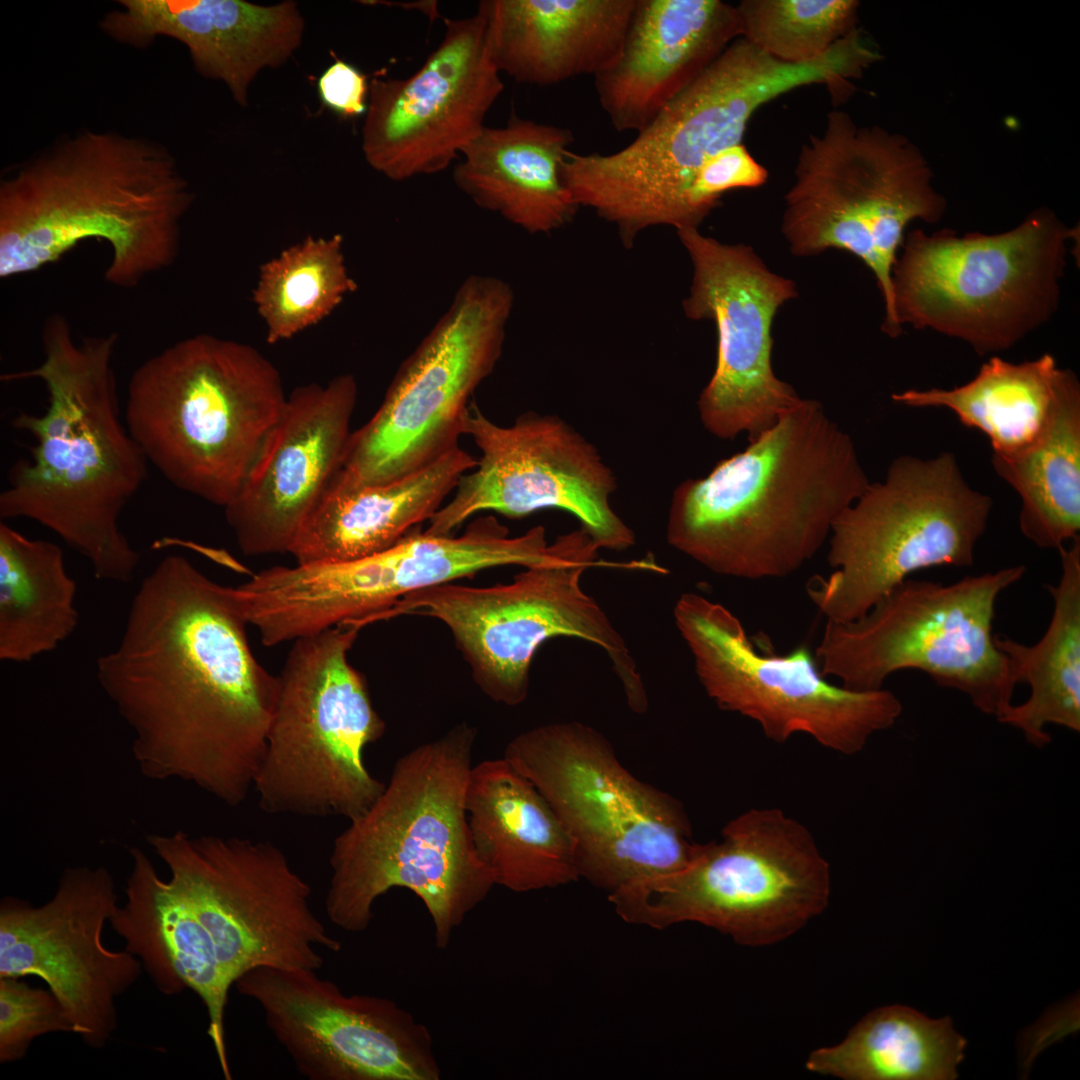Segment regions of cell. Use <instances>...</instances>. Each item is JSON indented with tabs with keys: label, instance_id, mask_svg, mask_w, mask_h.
Masks as SVG:
<instances>
[{
	"label": "cell",
	"instance_id": "cell-40",
	"mask_svg": "<svg viewBox=\"0 0 1080 1080\" xmlns=\"http://www.w3.org/2000/svg\"><path fill=\"white\" fill-rule=\"evenodd\" d=\"M768 178L767 169L742 143L725 148L700 168L693 190V205L701 222L728 191L756 188Z\"/></svg>",
	"mask_w": 1080,
	"mask_h": 1080
},
{
	"label": "cell",
	"instance_id": "cell-12",
	"mask_svg": "<svg viewBox=\"0 0 1080 1080\" xmlns=\"http://www.w3.org/2000/svg\"><path fill=\"white\" fill-rule=\"evenodd\" d=\"M1067 228L1038 209L999 234L909 232L892 272L898 324L930 328L979 354L1006 350L1057 307Z\"/></svg>",
	"mask_w": 1080,
	"mask_h": 1080
},
{
	"label": "cell",
	"instance_id": "cell-5",
	"mask_svg": "<svg viewBox=\"0 0 1080 1080\" xmlns=\"http://www.w3.org/2000/svg\"><path fill=\"white\" fill-rule=\"evenodd\" d=\"M192 202L188 181L156 141L84 131L47 148L0 182V277L56 262L98 239L106 281L134 288L168 268Z\"/></svg>",
	"mask_w": 1080,
	"mask_h": 1080
},
{
	"label": "cell",
	"instance_id": "cell-6",
	"mask_svg": "<svg viewBox=\"0 0 1080 1080\" xmlns=\"http://www.w3.org/2000/svg\"><path fill=\"white\" fill-rule=\"evenodd\" d=\"M475 738L461 723L402 755L375 802L336 836L325 898L335 926L365 931L377 899L405 888L423 902L444 949L488 896L495 883L476 854L465 805Z\"/></svg>",
	"mask_w": 1080,
	"mask_h": 1080
},
{
	"label": "cell",
	"instance_id": "cell-3",
	"mask_svg": "<svg viewBox=\"0 0 1080 1080\" xmlns=\"http://www.w3.org/2000/svg\"><path fill=\"white\" fill-rule=\"evenodd\" d=\"M43 360L3 380H40L48 406L21 412L14 428L36 440L0 494L1 519L26 518L85 557L98 579L129 582L139 554L121 531L122 511L147 478L142 450L122 419L113 358L117 333L76 339L68 319L47 317Z\"/></svg>",
	"mask_w": 1080,
	"mask_h": 1080
},
{
	"label": "cell",
	"instance_id": "cell-14",
	"mask_svg": "<svg viewBox=\"0 0 1080 1080\" xmlns=\"http://www.w3.org/2000/svg\"><path fill=\"white\" fill-rule=\"evenodd\" d=\"M360 629L342 623L293 641L253 788L263 811L351 821L383 791L363 754L385 723L348 660Z\"/></svg>",
	"mask_w": 1080,
	"mask_h": 1080
},
{
	"label": "cell",
	"instance_id": "cell-17",
	"mask_svg": "<svg viewBox=\"0 0 1080 1080\" xmlns=\"http://www.w3.org/2000/svg\"><path fill=\"white\" fill-rule=\"evenodd\" d=\"M514 304L511 286L473 274L401 363L374 415L352 431L333 479L388 483L459 447L470 399L494 371Z\"/></svg>",
	"mask_w": 1080,
	"mask_h": 1080
},
{
	"label": "cell",
	"instance_id": "cell-19",
	"mask_svg": "<svg viewBox=\"0 0 1080 1080\" xmlns=\"http://www.w3.org/2000/svg\"><path fill=\"white\" fill-rule=\"evenodd\" d=\"M674 619L708 696L755 721L776 743L804 733L853 755L902 713L890 690L855 691L829 682L805 645L783 655L760 652L737 616L698 593L680 596Z\"/></svg>",
	"mask_w": 1080,
	"mask_h": 1080
},
{
	"label": "cell",
	"instance_id": "cell-29",
	"mask_svg": "<svg viewBox=\"0 0 1080 1080\" xmlns=\"http://www.w3.org/2000/svg\"><path fill=\"white\" fill-rule=\"evenodd\" d=\"M465 805L476 854L495 885L523 893L580 878L574 841L564 824L504 757L472 766Z\"/></svg>",
	"mask_w": 1080,
	"mask_h": 1080
},
{
	"label": "cell",
	"instance_id": "cell-33",
	"mask_svg": "<svg viewBox=\"0 0 1080 1080\" xmlns=\"http://www.w3.org/2000/svg\"><path fill=\"white\" fill-rule=\"evenodd\" d=\"M995 472L1019 495L1022 534L1057 548L1080 531V384L1067 369L1046 423L1027 447L992 456Z\"/></svg>",
	"mask_w": 1080,
	"mask_h": 1080
},
{
	"label": "cell",
	"instance_id": "cell-8",
	"mask_svg": "<svg viewBox=\"0 0 1080 1080\" xmlns=\"http://www.w3.org/2000/svg\"><path fill=\"white\" fill-rule=\"evenodd\" d=\"M287 395L254 347L197 334L131 375L125 424L148 463L178 489L227 507L240 492Z\"/></svg>",
	"mask_w": 1080,
	"mask_h": 1080
},
{
	"label": "cell",
	"instance_id": "cell-1",
	"mask_svg": "<svg viewBox=\"0 0 1080 1080\" xmlns=\"http://www.w3.org/2000/svg\"><path fill=\"white\" fill-rule=\"evenodd\" d=\"M247 625L230 586L183 556L163 558L141 583L96 676L147 779L182 781L233 807L253 790L280 682L254 656Z\"/></svg>",
	"mask_w": 1080,
	"mask_h": 1080
},
{
	"label": "cell",
	"instance_id": "cell-26",
	"mask_svg": "<svg viewBox=\"0 0 1080 1080\" xmlns=\"http://www.w3.org/2000/svg\"><path fill=\"white\" fill-rule=\"evenodd\" d=\"M741 35L721 0H635L619 57L594 76L614 129L643 131Z\"/></svg>",
	"mask_w": 1080,
	"mask_h": 1080
},
{
	"label": "cell",
	"instance_id": "cell-7",
	"mask_svg": "<svg viewBox=\"0 0 1080 1080\" xmlns=\"http://www.w3.org/2000/svg\"><path fill=\"white\" fill-rule=\"evenodd\" d=\"M820 79L818 63L781 62L740 37L627 146L566 150L562 182L579 208L617 227L625 247L653 226L698 228L693 190L704 163L742 143L759 107Z\"/></svg>",
	"mask_w": 1080,
	"mask_h": 1080
},
{
	"label": "cell",
	"instance_id": "cell-25",
	"mask_svg": "<svg viewBox=\"0 0 1080 1080\" xmlns=\"http://www.w3.org/2000/svg\"><path fill=\"white\" fill-rule=\"evenodd\" d=\"M358 388L350 374L294 389L236 498L224 508L243 554L289 553L339 470Z\"/></svg>",
	"mask_w": 1080,
	"mask_h": 1080
},
{
	"label": "cell",
	"instance_id": "cell-32",
	"mask_svg": "<svg viewBox=\"0 0 1080 1080\" xmlns=\"http://www.w3.org/2000/svg\"><path fill=\"white\" fill-rule=\"evenodd\" d=\"M1062 572L1047 588L1054 608L1048 628L1034 645L995 635L1017 683L1031 688L1029 698L1012 704L997 720L1020 730L1036 747L1051 742L1048 725L1080 731V539L1059 549Z\"/></svg>",
	"mask_w": 1080,
	"mask_h": 1080
},
{
	"label": "cell",
	"instance_id": "cell-16",
	"mask_svg": "<svg viewBox=\"0 0 1080 1080\" xmlns=\"http://www.w3.org/2000/svg\"><path fill=\"white\" fill-rule=\"evenodd\" d=\"M992 504L969 486L951 453L895 458L884 481L870 483L835 521L833 572L810 581L811 601L826 620L849 622L915 571L972 565Z\"/></svg>",
	"mask_w": 1080,
	"mask_h": 1080
},
{
	"label": "cell",
	"instance_id": "cell-9",
	"mask_svg": "<svg viewBox=\"0 0 1080 1080\" xmlns=\"http://www.w3.org/2000/svg\"><path fill=\"white\" fill-rule=\"evenodd\" d=\"M559 537L561 548L553 560L526 567L510 583L431 586L402 597L375 620L407 614L440 620L480 690L507 706L526 699L531 662L544 642L580 638L605 651L628 705L644 713L648 700L636 662L608 616L582 589L581 577L593 567L644 569L645 563L599 559L600 547L582 527Z\"/></svg>",
	"mask_w": 1080,
	"mask_h": 1080
},
{
	"label": "cell",
	"instance_id": "cell-11",
	"mask_svg": "<svg viewBox=\"0 0 1080 1080\" xmlns=\"http://www.w3.org/2000/svg\"><path fill=\"white\" fill-rule=\"evenodd\" d=\"M720 841L698 844L682 869L608 895L626 922L664 929L696 922L748 946L769 945L827 906L829 865L809 830L780 809H751Z\"/></svg>",
	"mask_w": 1080,
	"mask_h": 1080
},
{
	"label": "cell",
	"instance_id": "cell-27",
	"mask_svg": "<svg viewBox=\"0 0 1080 1080\" xmlns=\"http://www.w3.org/2000/svg\"><path fill=\"white\" fill-rule=\"evenodd\" d=\"M100 22L111 38L144 47L159 36L184 44L195 69L222 81L241 106L266 68L283 65L301 45L304 20L293 1L120 0Z\"/></svg>",
	"mask_w": 1080,
	"mask_h": 1080
},
{
	"label": "cell",
	"instance_id": "cell-13",
	"mask_svg": "<svg viewBox=\"0 0 1080 1080\" xmlns=\"http://www.w3.org/2000/svg\"><path fill=\"white\" fill-rule=\"evenodd\" d=\"M1025 570L1010 566L951 584L907 578L862 617L826 620L814 653L819 671L850 690L872 691L897 671L920 670L998 719L1018 683L995 644L996 601Z\"/></svg>",
	"mask_w": 1080,
	"mask_h": 1080
},
{
	"label": "cell",
	"instance_id": "cell-15",
	"mask_svg": "<svg viewBox=\"0 0 1080 1080\" xmlns=\"http://www.w3.org/2000/svg\"><path fill=\"white\" fill-rule=\"evenodd\" d=\"M545 797L572 837L579 877L614 892L684 868L699 843L681 803L630 773L581 722L514 737L503 756Z\"/></svg>",
	"mask_w": 1080,
	"mask_h": 1080
},
{
	"label": "cell",
	"instance_id": "cell-2",
	"mask_svg": "<svg viewBox=\"0 0 1080 1080\" xmlns=\"http://www.w3.org/2000/svg\"><path fill=\"white\" fill-rule=\"evenodd\" d=\"M147 843L169 877L131 847L126 900L109 923L161 993L190 989L200 998L221 1072L230 1077L224 1016L232 986L261 967L318 971V949L338 952L341 943L275 843L182 830L149 834Z\"/></svg>",
	"mask_w": 1080,
	"mask_h": 1080
},
{
	"label": "cell",
	"instance_id": "cell-39",
	"mask_svg": "<svg viewBox=\"0 0 1080 1080\" xmlns=\"http://www.w3.org/2000/svg\"><path fill=\"white\" fill-rule=\"evenodd\" d=\"M55 1032L73 1033L55 995L20 977H0V1063L22 1060L34 1039Z\"/></svg>",
	"mask_w": 1080,
	"mask_h": 1080
},
{
	"label": "cell",
	"instance_id": "cell-37",
	"mask_svg": "<svg viewBox=\"0 0 1080 1080\" xmlns=\"http://www.w3.org/2000/svg\"><path fill=\"white\" fill-rule=\"evenodd\" d=\"M348 273L343 238L308 236L265 263L253 300L266 326V340H287L329 315L356 291Z\"/></svg>",
	"mask_w": 1080,
	"mask_h": 1080
},
{
	"label": "cell",
	"instance_id": "cell-36",
	"mask_svg": "<svg viewBox=\"0 0 1080 1080\" xmlns=\"http://www.w3.org/2000/svg\"><path fill=\"white\" fill-rule=\"evenodd\" d=\"M76 584L62 550L0 523V659L27 662L54 650L78 625Z\"/></svg>",
	"mask_w": 1080,
	"mask_h": 1080
},
{
	"label": "cell",
	"instance_id": "cell-18",
	"mask_svg": "<svg viewBox=\"0 0 1080 1080\" xmlns=\"http://www.w3.org/2000/svg\"><path fill=\"white\" fill-rule=\"evenodd\" d=\"M556 555L543 526L511 537L505 525L486 515L460 536L412 533L353 561L269 567L242 584L241 598L261 642L275 646L342 623L363 627L424 588L490 568L539 565Z\"/></svg>",
	"mask_w": 1080,
	"mask_h": 1080
},
{
	"label": "cell",
	"instance_id": "cell-23",
	"mask_svg": "<svg viewBox=\"0 0 1080 1080\" xmlns=\"http://www.w3.org/2000/svg\"><path fill=\"white\" fill-rule=\"evenodd\" d=\"M309 1080H438L428 1029L390 999L345 994L316 970L256 968L235 984Z\"/></svg>",
	"mask_w": 1080,
	"mask_h": 1080
},
{
	"label": "cell",
	"instance_id": "cell-35",
	"mask_svg": "<svg viewBox=\"0 0 1080 1080\" xmlns=\"http://www.w3.org/2000/svg\"><path fill=\"white\" fill-rule=\"evenodd\" d=\"M1066 371L1050 354L1018 364L992 357L962 386L906 390L894 393L892 400L950 409L962 424L986 434L995 454H1010L1040 434Z\"/></svg>",
	"mask_w": 1080,
	"mask_h": 1080
},
{
	"label": "cell",
	"instance_id": "cell-4",
	"mask_svg": "<svg viewBox=\"0 0 1080 1080\" xmlns=\"http://www.w3.org/2000/svg\"><path fill=\"white\" fill-rule=\"evenodd\" d=\"M749 443L674 489L667 540L719 575L785 578L816 555L871 482L851 437L814 399Z\"/></svg>",
	"mask_w": 1080,
	"mask_h": 1080
},
{
	"label": "cell",
	"instance_id": "cell-41",
	"mask_svg": "<svg viewBox=\"0 0 1080 1080\" xmlns=\"http://www.w3.org/2000/svg\"><path fill=\"white\" fill-rule=\"evenodd\" d=\"M319 97L325 107L345 118L366 113L369 84L367 77L351 64L337 59L320 76Z\"/></svg>",
	"mask_w": 1080,
	"mask_h": 1080
},
{
	"label": "cell",
	"instance_id": "cell-10",
	"mask_svg": "<svg viewBox=\"0 0 1080 1080\" xmlns=\"http://www.w3.org/2000/svg\"><path fill=\"white\" fill-rule=\"evenodd\" d=\"M794 175L782 219L791 252L835 248L859 258L883 297L882 329L898 336L892 272L905 229L914 220L938 221L946 208L924 154L900 133L833 110L823 131L802 144Z\"/></svg>",
	"mask_w": 1080,
	"mask_h": 1080
},
{
	"label": "cell",
	"instance_id": "cell-24",
	"mask_svg": "<svg viewBox=\"0 0 1080 1080\" xmlns=\"http://www.w3.org/2000/svg\"><path fill=\"white\" fill-rule=\"evenodd\" d=\"M500 75L481 15L445 20L441 42L412 75L370 82L362 127L366 162L394 181L445 170L485 127L504 90Z\"/></svg>",
	"mask_w": 1080,
	"mask_h": 1080
},
{
	"label": "cell",
	"instance_id": "cell-28",
	"mask_svg": "<svg viewBox=\"0 0 1080 1080\" xmlns=\"http://www.w3.org/2000/svg\"><path fill=\"white\" fill-rule=\"evenodd\" d=\"M635 0H483L489 58L516 82L593 77L619 57Z\"/></svg>",
	"mask_w": 1080,
	"mask_h": 1080
},
{
	"label": "cell",
	"instance_id": "cell-38",
	"mask_svg": "<svg viewBox=\"0 0 1080 1080\" xmlns=\"http://www.w3.org/2000/svg\"><path fill=\"white\" fill-rule=\"evenodd\" d=\"M856 0H743L741 37L770 57L803 64L825 55L857 28Z\"/></svg>",
	"mask_w": 1080,
	"mask_h": 1080
},
{
	"label": "cell",
	"instance_id": "cell-31",
	"mask_svg": "<svg viewBox=\"0 0 1080 1080\" xmlns=\"http://www.w3.org/2000/svg\"><path fill=\"white\" fill-rule=\"evenodd\" d=\"M567 128L512 114L504 127L485 126L461 152L453 181L477 206L532 234L570 222L579 207L562 182Z\"/></svg>",
	"mask_w": 1080,
	"mask_h": 1080
},
{
	"label": "cell",
	"instance_id": "cell-20",
	"mask_svg": "<svg viewBox=\"0 0 1080 1080\" xmlns=\"http://www.w3.org/2000/svg\"><path fill=\"white\" fill-rule=\"evenodd\" d=\"M462 432L473 439L481 456L461 476L454 496L433 515L424 532L450 535L483 511L517 519L558 508L575 516L600 548L623 550L634 545L632 529L611 505L617 489L612 470L598 450L560 417L528 412L501 426L473 402Z\"/></svg>",
	"mask_w": 1080,
	"mask_h": 1080
},
{
	"label": "cell",
	"instance_id": "cell-34",
	"mask_svg": "<svg viewBox=\"0 0 1080 1080\" xmlns=\"http://www.w3.org/2000/svg\"><path fill=\"white\" fill-rule=\"evenodd\" d=\"M966 1045L949 1017L886 1006L867 1014L841 1043L813 1051L806 1068L845 1080H952Z\"/></svg>",
	"mask_w": 1080,
	"mask_h": 1080
},
{
	"label": "cell",
	"instance_id": "cell-21",
	"mask_svg": "<svg viewBox=\"0 0 1080 1080\" xmlns=\"http://www.w3.org/2000/svg\"><path fill=\"white\" fill-rule=\"evenodd\" d=\"M677 234L693 266L683 310L717 330L716 367L697 402L701 422L719 439L747 433L751 441L802 399L772 366L773 320L796 297V285L748 245L719 242L698 228Z\"/></svg>",
	"mask_w": 1080,
	"mask_h": 1080
},
{
	"label": "cell",
	"instance_id": "cell-30",
	"mask_svg": "<svg viewBox=\"0 0 1080 1080\" xmlns=\"http://www.w3.org/2000/svg\"><path fill=\"white\" fill-rule=\"evenodd\" d=\"M477 459L458 447L400 479L371 486L331 480L289 553L296 564L340 563L381 552L430 520Z\"/></svg>",
	"mask_w": 1080,
	"mask_h": 1080
},
{
	"label": "cell",
	"instance_id": "cell-22",
	"mask_svg": "<svg viewBox=\"0 0 1080 1080\" xmlns=\"http://www.w3.org/2000/svg\"><path fill=\"white\" fill-rule=\"evenodd\" d=\"M118 905L114 879L103 866L67 867L44 904L12 896L0 902V977L43 980L73 1033L97 1049L117 1030V998L144 970L130 952L103 943Z\"/></svg>",
	"mask_w": 1080,
	"mask_h": 1080
}]
</instances>
